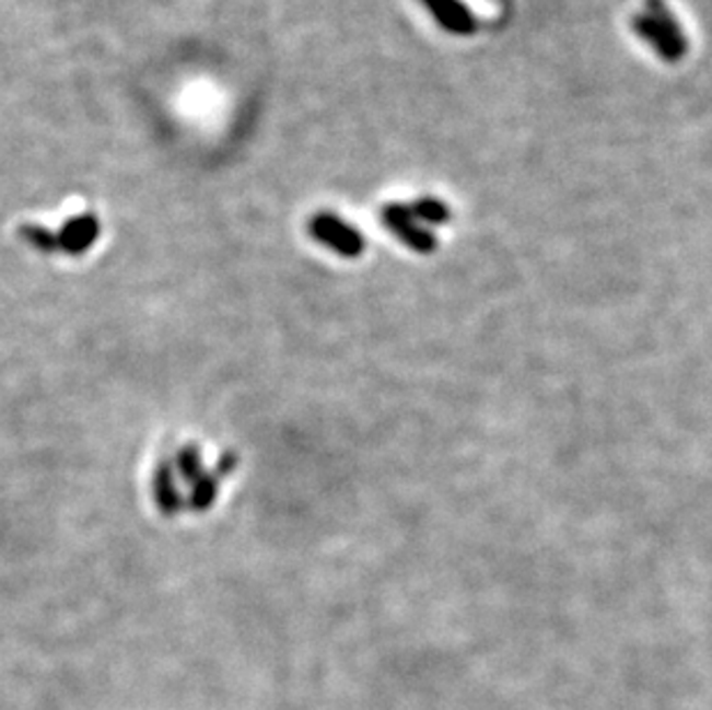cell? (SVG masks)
<instances>
[{
  "mask_svg": "<svg viewBox=\"0 0 712 710\" xmlns=\"http://www.w3.org/2000/svg\"><path fill=\"white\" fill-rule=\"evenodd\" d=\"M632 31L641 37L649 42V45L655 49V54L660 58H664L666 62H678L687 56V49L689 45H682V42L674 39L672 35H668L657 21L651 16V14H637L632 16Z\"/></svg>",
  "mask_w": 712,
  "mask_h": 710,
  "instance_id": "277c9868",
  "label": "cell"
},
{
  "mask_svg": "<svg viewBox=\"0 0 712 710\" xmlns=\"http://www.w3.org/2000/svg\"><path fill=\"white\" fill-rule=\"evenodd\" d=\"M429 14L439 21V26L452 35L468 37L480 28V21L475 16L464 0H420Z\"/></svg>",
  "mask_w": 712,
  "mask_h": 710,
  "instance_id": "3957f363",
  "label": "cell"
},
{
  "mask_svg": "<svg viewBox=\"0 0 712 710\" xmlns=\"http://www.w3.org/2000/svg\"><path fill=\"white\" fill-rule=\"evenodd\" d=\"M411 212L416 214V220L422 226H443L450 222L452 218V210L447 203H443L441 199H431V197H422L418 201H413Z\"/></svg>",
  "mask_w": 712,
  "mask_h": 710,
  "instance_id": "8992f818",
  "label": "cell"
},
{
  "mask_svg": "<svg viewBox=\"0 0 712 710\" xmlns=\"http://www.w3.org/2000/svg\"><path fill=\"white\" fill-rule=\"evenodd\" d=\"M310 231L320 245L330 247L339 256L355 258V256H360L364 252L362 233L355 226L339 220L337 214L318 212L316 218L312 220V224H310Z\"/></svg>",
  "mask_w": 712,
  "mask_h": 710,
  "instance_id": "7a4b0ae2",
  "label": "cell"
},
{
  "mask_svg": "<svg viewBox=\"0 0 712 710\" xmlns=\"http://www.w3.org/2000/svg\"><path fill=\"white\" fill-rule=\"evenodd\" d=\"M381 222L385 224L387 231L397 235L408 249H413L418 254H431L436 249V235L416 220V214L408 206L387 203L381 210Z\"/></svg>",
  "mask_w": 712,
  "mask_h": 710,
  "instance_id": "6da1fadb",
  "label": "cell"
},
{
  "mask_svg": "<svg viewBox=\"0 0 712 710\" xmlns=\"http://www.w3.org/2000/svg\"><path fill=\"white\" fill-rule=\"evenodd\" d=\"M97 231L100 226L93 214H83V218H77L65 224L58 243L68 252H81L97 238Z\"/></svg>",
  "mask_w": 712,
  "mask_h": 710,
  "instance_id": "5b68a950",
  "label": "cell"
}]
</instances>
